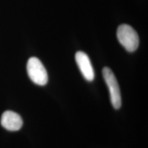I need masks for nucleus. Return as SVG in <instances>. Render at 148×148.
Returning <instances> with one entry per match:
<instances>
[{
	"label": "nucleus",
	"mask_w": 148,
	"mask_h": 148,
	"mask_svg": "<svg viewBox=\"0 0 148 148\" xmlns=\"http://www.w3.org/2000/svg\"><path fill=\"white\" fill-rule=\"evenodd\" d=\"M116 36L121 45L127 51L136 50L139 44V38L134 29L127 24L119 25L116 31Z\"/></svg>",
	"instance_id": "nucleus-1"
},
{
	"label": "nucleus",
	"mask_w": 148,
	"mask_h": 148,
	"mask_svg": "<svg viewBox=\"0 0 148 148\" xmlns=\"http://www.w3.org/2000/svg\"><path fill=\"white\" fill-rule=\"evenodd\" d=\"M27 71L29 77L34 84L44 86L47 83V72L38 58L32 57L29 59L27 63Z\"/></svg>",
	"instance_id": "nucleus-2"
},
{
	"label": "nucleus",
	"mask_w": 148,
	"mask_h": 148,
	"mask_svg": "<svg viewBox=\"0 0 148 148\" xmlns=\"http://www.w3.org/2000/svg\"><path fill=\"white\" fill-rule=\"evenodd\" d=\"M102 73L103 79L109 89L110 101L112 106L115 109H119L121 106V96L115 75H114L112 70L108 67L103 68Z\"/></svg>",
	"instance_id": "nucleus-3"
},
{
	"label": "nucleus",
	"mask_w": 148,
	"mask_h": 148,
	"mask_svg": "<svg viewBox=\"0 0 148 148\" xmlns=\"http://www.w3.org/2000/svg\"><path fill=\"white\" fill-rule=\"evenodd\" d=\"M75 61L85 79L88 82L93 80L95 72L88 55L83 51H77L75 53Z\"/></svg>",
	"instance_id": "nucleus-4"
},
{
	"label": "nucleus",
	"mask_w": 148,
	"mask_h": 148,
	"mask_svg": "<svg viewBox=\"0 0 148 148\" xmlns=\"http://www.w3.org/2000/svg\"><path fill=\"white\" fill-rule=\"evenodd\" d=\"M1 124L9 131H17L21 128L23 120L18 114L13 111L7 110L1 116Z\"/></svg>",
	"instance_id": "nucleus-5"
}]
</instances>
